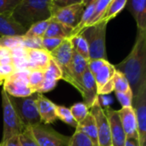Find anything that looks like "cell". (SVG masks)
<instances>
[{
	"mask_svg": "<svg viewBox=\"0 0 146 146\" xmlns=\"http://www.w3.org/2000/svg\"><path fill=\"white\" fill-rule=\"evenodd\" d=\"M114 66L127 78L134 97L146 81V31L138 30L132 50L121 62Z\"/></svg>",
	"mask_w": 146,
	"mask_h": 146,
	"instance_id": "cell-1",
	"label": "cell"
},
{
	"mask_svg": "<svg viewBox=\"0 0 146 146\" xmlns=\"http://www.w3.org/2000/svg\"><path fill=\"white\" fill-rule=\"evenodd\" d=\"M11 15L20 26L28 30L33 25L52 17L51 0H21Z\"/></svg>",
	"mask_w": 146,
	"mask_h": 146,
	"instance_id": "cell-2",
	"label": "cell"
},
{
	"mask_svg": "<svg viewBox=\"0 0 146 146\" xmlns=\"http://www.w3.org/2000/svg\"><path fill=\"white\" fill-rule=\"evenodd\" d=\"M106 28L107 23L99 22L86 28L80 34L87 41L89 60H108L106 54Z\"/></svg>",
	"mask_w": 146,
	"mask_h": 146,
	"instance_id": "cell-3",
	"label": "cell"
},
{
	"mask_svg": "<svg viewBox=\"0 0 146 146\" xmlns=\"http://www.w3.org/2000/svg\"><path fill=\"white\" fill-rule=\"evenodd\" d=\"M1 98L3 119V137L1 142H5L15 136H19L26 128V127L23 125L22 121L18 116L9 100V95L3 89L1 90Z\"/></svg>",
	"mask_w": 146,
	"mask_h": 146,
	"instance_id": "cell-4",
	"label": "cell"
},
{
	"mask_svg": "<svg viewBox=\"0 0 146 146\" xmlns=\"http://www.w3.org/2000/svg\"><path fill=\"white\" fill-rule=\"evenodd\" d=\"M38 94V93L35 92L26 98H14L9 96L14 109L26 127H32L41 124L36 104Z\"/></svg>",
	"mask_w": 146,
	"mask_h": 146,
	"instance_id": "cell-5",
	"label": "cell"
},
{
	"mask_svg": "<svg viewBox=\"0 0 146 146\" xmlns=\"http://www.w3.org/2000/svg\"><path fill=\"white\" fill-rule=\"evenodd\" d=\"M73 52L74 50L70 39L65 38L56 50L50 53V55L60 68L62 71V79L74 86V81L70 69Z\"/></svg>",
	"mask_w": 146,
	"mask_h": 146,
	"instance_id": "cell-6",
	"label": "cell"
},
{
	"mask_svg": "<svg viewBox=\"0 0 146 146\" xmlns=\"http://www.w3.org/2000/svg\"><path fill=\"white\" fill-rule=\"evenodd\" d=\"M28 71L18 70L6 79L3 83V90L9 96L14 98H26L35 93L28 85Z\"/></svg>",
	"mask_w": 146,
	"mask_h": 146,
	"instance_id": "cell-7",
	"label": "cell"
},
{
	"mask_svg": "<svg viewBox=\"0 0 146 146\" xmlns=\"http://www.w3.org/2000/svg\"><path fill=\"white\" fill-rule=\"evenodd\" d=\"M89 1H77L70 5L62 8L56 11L52 19L64 25L67 27L74 29L80 22L84 10Z\"/></svg>",
	"mask_w": 146,
	"mask_h": 146,
	"instance_id": "cell-8",
	"label": "cell"
},
{
	"mask_svg": "<svg viewBox=\"0 0 146 146\" xmlns=\"http://www.w3.org/2000/svg\"><path fill=\"white\" fill-rule=\"evenodd\" d=\"M140 146H146V81L144 82L133 99Z\"/></svg>",
	"mask_w": 146,
	"mask_h": 146,
	"instance_id": "cell-9",
	"label": "cell"
},
{
	"mask_svg": "<svg viewBox=\"0 0 146 146\" xmlns=\"http://www.w3.org/2000/svg\"><path fill=\"white\" fill-rule=\"evenodd\" d=\"M31 129L39 146H68L70 137L57 133L50 127L41 123Z\"/></svg>",
	"mask_w": 146,
	"mask_h": 146,
	"instance_id": "cell-10",
	"label": "cell"
},
{
	"mask_svg": "<svg viewBox=\"0 0 146 146\" xmlns=\"http://www.w3.org/2000/svg\"><path fill=\"white\" fill-rule=\"evenodd\" d=\"M89 112L92 115L96 122L99 146H112L109 121L104 110L100 104L99 97L89 109Z\"/></svg>",
	"mask_w": 146,
	"mask_h": 146,
	"instance_id": "cell-11",
	"label": "cell"
},
{
	"mask_svg": "<svg viewBox=\"0 0 146 146\" xmlns=\"http://www.w3.org/2000/svg\"><path fill=\"white\" fill-rule=\"evenodd\" d=\"M115 68L113 64L107 62L97 73L93 75L98 95H107L114 91L113 77L115 73Z\"/></svg>",
	"mask_w": 146,
	"mask_h": 146,
	"instance_id": "cell-12",
	"label": "cell"
},
{
	"mask_svg": "<svg viewBox=\"0 0 146 146\" xmlns=\"http://www.w3.org/2000/svg\"><path fill=\"white\" fill-rule=\"evenodd\" d=\"M104 112L106 114L110 124V132L112 146H125L127 137L120 120L118 110H115L108 107L106 108Z\"/></svg>",
	"mask_w": 146,
	"mask_h": 146,
	"instance_id": "cell-13",
	"label": "cell"
},
{
	"mask_svg": "<svg viewBox=\"0 0 146 146\" xmlns=\"http://www.w3.org/2000/svg\"><path fill=\"white\" fill-rule=\"evenodd\" d=\"M27 70L45 71L48 68L51 56L49 52L43 49H27Z\"/></svg>",
	"mask_w": 146,
	"mask_h": 146,
	"instance_id": "cell-14",
	"label": "cell"
},
{
	"mask_svg": "<svg viewBox=\"0 0 146 146\" xmlns=\"http://www.w3.org/2000/svg\"><path fill=\"white\" fill-rule=\"evenodd\" d=\"M118 114L126 137L130 139H139L137 120H136L133 108V107L121 108V110H118Z\"/></svg>",
	"mask_w": 146,
	"mask_h": 146,
	"instance_id": "cell-15",
	"label": "cell"
},
{
	"mask_svg": "<svg viewBox=\"0 0 146 146\" xmlns=\"http://www.w3.org/2000/svg\"><path fill=\"white\" fill-rule=\"evenodd\" d=\"M81 96L84 100V104L90 109L96 99L99 97L97 92V86L93 75L89 71L88 68L83 74L81 80Z\"/></svg>",
	"mask_w": 146,
	"mask_h": 146,
	"instance_id": "cell-16",
	"label": "cell"
},
{
	"mask_svg": "<svg viewBox=\"0 0 146 146\" xmlns=\"http://www.w3.org/2000/svg\"><path fill=\"white\" fill-rule=\"evenodd\" d=\"M36 104L42 124L49 125L56 121L57 117L56 115V104L53 102L44 97L43 94L38 93Z\"/></svg>",
	"mask_w": 146,
	"mask_h": 146,
	"instance_id": "cell-17",
	"label": "cell"
},
{
	"mask_svg": "<svg viewBox=\"0 0 146 146\" xmlns=\"http://www.w3.org/2000/svg\"><path fill=\"white\" fill-rule=\"evenodd\" d=\"M88 60H86L75 51L73 52L71 60V75L74 81V87L81 94V80L84 73L88 68Z\"/></svg>",
	"mask_w": 146,
	"mask_h": 146,
	"instance_id": "cell-18",
	"label": "cell"
},
{
	"mask_svg": "<svg viewBox=\"0 0 146 146\" xmlns=\"http://www.w3.org/2000/svg\"><path fill=\"white\" fill-rule=\"evenodd\" d=\"M27 31L14 20L11 13L0 15V36L21 37Z\"/></svg>",
	"mask_w": 146,
	"mask_h": 146,
	"instance_id": "cell-19",
	"label": "cell"
},
{
	"mask_svg": "<svg viewBox=\"0 0 146 146\" xmlns=\"http://www.w3.org/2000/svg\"><path fill=\"white\" fill-rule=\"evenodd\" d=\"M126 7L133 16L138 30L146 31V1L145 0H127Z\"/></svg>",
	"mask_w": 146,
	"mask_h": 146,
	"instance_id": "cell-20",
	"label": "cell"
},
{
	"mask_svg": "<svg viewBox=\"0 0 146 146\" xmlns=\"http://www.w3.org/2000/svg\"><path fill=\"white\" fill-rule=\"evenodd\" d=\"M76 130H79L84 134H86L92 140L94 146H99L96 122L94 117L90 112L82 121L78 123Z\"/></svg>",
	"mask_w": 146,
	"mask_h": 146,
	"instance_id": "cell-21",
	"label": "cell"
},
{
	"mask_svg": "<svg viewBox=\"0 0 146 146\" xmlns=\"http://www.w3.org/2000/svg\"><path fill=\"white\" fill-rule=\"evenodd\" d=\"M72 28L67 27L62 23L54 21L51 18L44 38H68L72 32Z\"/></svg>",
	"mask_w": 146,
	"mask_h": 146,
	"instance_id": "cell-22",
	"label": "cell"
},
{
	"mask_svg": "<svg viewBox=\"0 0 146 146\" xmlns=\"http://www.w3.org/2000/svg\"><path fill=\"white\" fill-rule=\"evenodd\" d=\"M96 3H97V0H91L88 2L85 10H84V13L82 15V17L79 22V24L72 30L70 35H69V38H71L74 36H77V35H80L85 29L87 22L89 21L92 13H93V10H94V8H95V5H96Z\"/></svg>",
	"mask_w": 146,
	"mask_h": 146,
	"instance_id": "cell-23",
	"label": "cell"
},
{
	"mask_svg": "<svg viewBox=\"0 0 146 146\" xmlns=\"http://www.w3.org/2000/svg\"><path fill=\"white\" fill-rule=\"evenodd\" d=\"M127 1V0H111L103 18L99 22H104L108 24L110 20L114 19L126 7Z\"/></svg>",
	"mask_w": 146,
	"mask_h": 146,
	"instance_id": "cell-24",
	"label": "cell"
},
{
	"mask_svg": "<svg viewBox=\"0 0 146 146\" xmlns=\"http://www.w3.org/2000/svg\"><path fill=\"white\" fill-rule=\"evenodd\" d=\"M110 2H111V0H97L93 13H92V15L89 21L87 22L84 30H86V28L98 23L101 21V19L103 18V16H104L109 4L110 3Z\"/></svg>",
	"mask_w": 146,
	"mask_h": 146,
	"instance_id": "cell-25",
	"label": "cell"
},
{
	"mask_svg": "<svg viewBox=\"0 0 146 146\" xmlns=\"http://www.w3.org/2000/svg\"><path fill=\"white\" fill-rule=\"evenodd\" d=\"M69 39L71 41L74 51H75L86 60L89 61V47L86 38L82 35H77Z\"/></svg>",
	"mask_w": 146,
	"mask_h": 146,
	"instance_id": "cell-26",
	"label": "cell"
},
{
	"mask_svg": "<svg viewBox=\"0 0 146 146\" xmlns=\"http://www.w3.org/2000/svg\"><path fill=\"white\" fill-rule=\"evenodd\" d=\"M51 21V18L33 25L23 35L25 38H44L47 27Z\"/></svg>",
	"mask_w": 146,
	"mask_h": 146,
	"instance_id": "cell-27",
	"label": "cell"
},
{
	"mask_svg": "<svg viewBox=\"0 0 146 146\" xmlns=\"http://www.w3.org/2000/svg\"><path fill=\"white\" fill-rule=\"evenodd\" d=\"M56 115L58 119H60L64 123L73 127H77L78 123L74 121L70 110L65 106H61V105H56Z\"/></svg>",
	"mask_w": 146,
	"mask_h": 146,
	"instance_id": "cell-28",
	"label": "cell"
},
{
	"mask_svg": "<svg viewBox=\"0 0 146 146\" xmlns=\"http://www.w3.org/2000/svg\"><path fill=\"white\" fill-rule=\"evenodd\" d=\"M28 85L34 92H37L39 86L44 80V71L42 70H30L28 71Z\"/></svg>",
	"mask_w": 146,
	"mask_h": 146,
	"instance_id": "cell-29",
	"label": "cell"
},
{
	"mask_svg": "<svg viewBox=\"0 0 146 146\" xmlns=\"http://www.w3.org/2000/svg\"><path fill=\"white\" fill-rule=\"evenodd\" d=\"M114 91L115 92H127L132 91L127 78L120 72L115 71L113 77Z\"/></svg>",
	"mask_w": 146,
	"mask_h": 146,
	"instance_id": "cell-30",
	"label": "cell"
},
{
	"mask_svg": "<svg viewBox=\"0 0 146 146\" xmlns=\"http://www.w3.org/2000/svg\"><path fill=\"white\" fill-rule=\"evenodd\" d=\"M69 110L74 121L77 123H80V121H82L89 114V109L83 102L75 103L73 106H71Z\"/></svg>",
	"mask_w": 146,
	"mask_h": 146,
	"instance_id": "cell-31",
	"label": "cell"
},
{
	"mask_svg": "<svg viewBox=\"0 0 146 146\" xmlns=\"http://www.w3.org/2000/svg\"><path fill=\"white\" fill-rule=\"evenodd\" d=\"M68 146H94V145L86 134L76 130L73 136L70 137Z\"/></svg>",
	"mask_w": 146,
	"mask_h": 146,
	"instance_id": "cell-32",
	"label": "cell"
},
{
	"mask_svg": "<svg viewBox=\"0 0 146 146\" xmlns=\"http://www.w3.org/2000/svg\"><path fill=\"white\" fill-rule=\"evenodd\" d=\"M44 79L56 81L62 80V71L52 58L50 59L48 68L44 71Z\"/></svg>",
	"mask_w": 146,
	"mask_h": 146,
	"instance_id": "cell-33",
	"label": "cell"
},
{
	"mask_svg": "<svg viewBox=\"0 0 146 146\" xmlns=\"http://www.w3.org/2000/svg\"><path fill=\"white\" fill-rule=\"evenodd\" d=\"M21 37L0 36V47H4L12 50L15 48L22 46Z\"/></svg>",
	"mask_w": 146,
	"mask_h": 146,
	"instance_id": "cell-34",
	"label": "cell"
},
{
	"mask_svg": "<svg viewBox=\"0 0 146 146\" xmlns=\"http://www.w3.org/2000/svg\"><path fill=\"white\" fill-rule=\"evenodd\" d=\"M19 141L21 146H39L35 139L31 127H26L19 135Z\"/></svg>",
	"mask_w": 146,
	"mask_h": 146,
	"instance_id": "cell-35",
	"label": "cell"
},
{
	"mask_svg": "<svg viewBox=\"0 0 146 146\" xmlns=\"http://www.w3.org/2000/svg\"><path fill=\"white\" fill-rule=\"evenodd\" d=\"M65 39V38H64ZM63 41L62 38H42V49L50 53L56 50Z\"/></svg>",
	"mask_w": 146,
	"mask_h": 146,
	"instance_id": "cell-36",
	"label": "cell"
},
{
	"mask_svg": "<svg viewBox=\"0 0 146 146\" xmlns=\"http://www.w3.org/2000/svg\"><path fill=\"white\" fill-rule=\"evenodd\" d=\"M115 96L118 101L121 103L122 108L133 107V94L132 91H129L127 92H115Z\"/></svg>",
	"mask_w": 146,
	"mask_h": 146,
	"instance_id": "cell-37",
	"label": "cell"
},
{
	"mask_svg": "<svg viewBox=\"0 0 146 146\" xmlns=\"http://www.w3.org/2000/svg\"><path fill=\"white\" fill-rule=\"evenodd\" d=\"M42 38H25L22 36L21 37L22 46L27 49H42Z\"/></svg>",
	"mask_w": 146,
	"mask_h": 146,
	"instance_id": "cell-38",
	"label": "cell"
},
{
	"mask_svg": "<svg viewBox=\"0 0 146 146\" xmlns=\"http://www.w3.org/2000/svg\"><path fill=\"white\" fill-rule=\"evenodd\" d=\"M21 0H0V15L11 13Z\"/></svg>",
	"mask_w": 146,
	"mask_h": 146,
	"instance_id": "cell-39",
	"label": "cell"
},
{
	"mask_svg": "<svg viewBox=\"0 0 146 146\" xmlns=\"http://www.w3.org/2000/svg\"><path fill=\"white\" fill-rule=\"evenodd\" d=\"M15 71L16 68L14 64L0 65V80L3 82L6 79L11 76Z\"/></svg>",
	"mask_w": 146,
	"mask_h": 146,
	"instance_id": "cell-40",
	"label": "cell"
},
{
	"mask_svg": "<svg viewBox=\"0 0 146 146\" xmlns=\"http://www.w3.org/2000/svg\"><path fill=\"white\" fill-rule=\"evenodd\" d=\"M107 62L108 60L104 59H95V60H89L88 62V69L92 73V75H94L98 70H99Z\"/></svg>",
	"mask_w": 146,
	"mask_h": 146,
	"instance_id": "cell-41",
	"label": "cell"
},
{
	"mask_svg": "<svg viewBox=\"0 0 146 146\" xmlns=\"http://www.w3.org/2000/svg\"><path fill=\"white\" fill-rule=\"evenodd\" d=\"M56 84H57V81H56V80H51L44 79V81H43V83H42V85L38 89L37 93L43 94L44 92H50L51 90H53L56 87Z\"/></svg>",
	"mask_w": 146,
	"mask_h": 146,
	"instance_id": "cell-42",
	"label": "cell"
},
{
	"mask_svg": "<svg viewBox=\"0 0 146 146\" xmlns=\"http://www.w3.org/2000/svg\"><path fill=\"white\" fill-rule=\"evenodd\" d=\"M0 146H21L19 141V136H15L5 142H1Z\"/></svg>",
	"mask_w": 146,
	"mask_h": 146,
	"instance_id": "cell-43",
	"label": "cell"
},
{
	"mask_svg": "<svg viewBox=\"0 0 146 146\" xmlns=\"http://www.w3.org/2000/svg\"><path fill=\"white\" fill-rule=\"evenodd\" d=\"M125 146H140L139 140L138 139L127 138L126 139V142H125Z\"/></svg>",
	"mask_w": 146,
	"mask_h": 146,
	"instance_id": "cell-44",
	"label": "cell"
},
{
	"mask_svg": "<svg viewBox=\"0 0 146 146\" xmlns=\"http://www.w3.org/2000/svg\"><path fill=\"white\" fill-rule=\"evenodd\" d=\"M3 81H2V80H0V85H2V84H3Z\"/></svg>",
	"mask_w": 146,
	"mask_h": 146,
	"instance_id": "cell-45",
	"label": "cell"
}]
</instances>
